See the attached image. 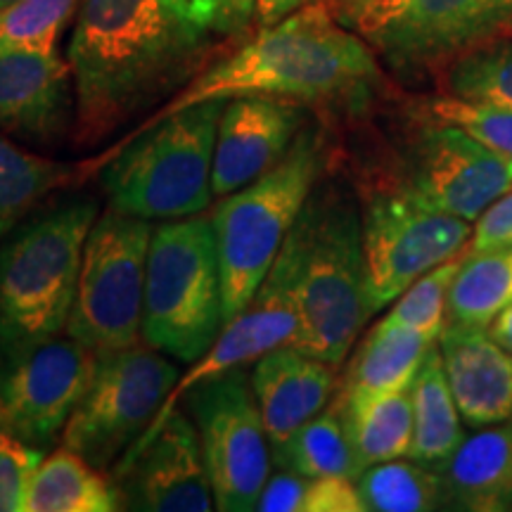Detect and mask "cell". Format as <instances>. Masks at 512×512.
<instances>
[{
	"label": "cell",
	"mask_w": 512,
	"mask_h": 512,
	"mask_svg": "<svg viewBox=\"0 0 512 512\" xmlns=\"http://www.w3.org/2000/svg\"><path fill=\"white\" fill-rule=\"evenodd\" d=\"M211 31L188 0H79L67 62L74 147H98L202 72Z\"/></svg>",
	"instance_id": "cell-1"
},
{
	"label": "cell",
	"mask_w": 512,
	"mask_h": 512,
	"mask_svg": "<svg viewBox=\"0 0 512 512\" xmlns=\"http://www.w3.org/2000/svg\"><path fill=\"white\" fill-rule=\"evenodd\" d=\"M380 81L373 48L337 22L332 0H313L204 69L140 126L207 100L273 95L309 105H361Z\"/></svg>",
	"instance_id": "cell-2"
},
{
	"label": "cell",
	"mask_w": 512,
	"mask_h": 512,
	"mask_svg": "<svg viewBox=\"0 0 512 512\" xmlns=\"http://www.w3.org/2000/svg\"><path fill=\"white\" fill-rule=\"evenodd\" d=\"M285 247L292 254L299 306L292 349L339 366L373 316L361 211L344 190L313 188Z\"/></svg>",
	"instance_id": "cell-3"
},
{
	"label": "cell",
	"mask_w": 512,
	"mask_h": 512,
	"mask_svg": "<svg viewBox=\"0 0 512 512\" xmlns=\"http://www.w3.org/2000/svg\"><path fill=\"white\" fill-rule=\"evenodd\" d=\"M226 102L207 100L138 126L110 152L81 164L83 178L102 169L110 207L147 221L202 214L214 200L216 131Z\"/></svg>",
	"instance_id": "cell-4"
},
{
	"label": "cell",
	"mask_w": 512,
	"mask_h": 512,
	"mask_svg": "<svg viewBox=\"0 0 512 512\" xmlns=\"http://www.w3.org/2000/svg\"><path fill=\"white\" fill-rule=\"evenodd\" d=\"M95 202H72L0 242V354L5 361L64 335L76 299Z\"/></svg>",
	"instance_id": "cell-5"
},
{
	"label": "cell",
	"mask_w": 512,
	"mask_h": 512,
	"mask_svg": "<svg viewBox=\"0 0 512 512\" xmlns=\"http://www.w3.org/2000/svg\"><path fill=\"white\" fill-rule=\"evenodd\" d=\"M325 169L320 133L302 131L268 174L221 197L211 214L219 242L226 320L235 318L266 280Z\"/></svg>",
	"instance_id": "cell-6"
},
{
	"label": "cell",
	"mask_w": 512,
	"mask_h": 512,
	"mask_svg": "<svg viewBox=\"0 0 512 512\" xmlns=\"http://www.w3.org/2000/svg\"><path fill=\"white\" fill-rule=\"evenodd\" d=\"M226 323L219 242L211 216L159 223L147 252L143 342L176 361L195 363Z\"/></svg>",
	"instance_id": "cell-7"
},
{
	"label": "cell",
	"mask_w": 512,
	"mask_h": 512,
	"mask_svg": "<svg viewBox=\"0 0 512 512\" xmlns=\"http://www.w3.org/2000/svg\"><path fill=\"white\" fill-rule=\"evenodd\" d=\"M152 221L107 209L83 247L79 285L64 335L93 354L131 349L143 342V304Z\"/></svg>",
	"instance_id": "cell-8"
},
{
	"label": "cell",
	"mask_w": 512,
	"mask_h": 512,
	"mask_svg": "<svg viewBox=\"0 0 512 512\" xmlns=\"http://www.w3.org/2000/svg\"><path fill=\"white\" fill-rule=\"evenodd\" d=\"M178 377L171 356L145 342L98 356L91 387L64 427L60 444L100 470H112L162 411Z\"/></svg>",
	"instance_id": "cell-9"
},
{
	"label": "cell",
	"mask_w": 512,
	"mask_h": 512,
	"mask_svg": "<svg viewBox=\"0 0 512 512\" xmlns=\"http://www.w3.org/2000/svg\"><path fill=\"white\" fill-rule=\"evenodd\" d=\"M354 24L394 72L437 74L465 50L512 36V0H373Z\"/></svg>",
	"instance_id": "cell-10"
},
{
	"label": "cell",
	"mask_w": 512,
	"mask_h": 512,
	"mask_svg": "<svg viewBox=\"0 0 512 512\" xmlns=\"http://www.w3.org/2000/svg\"><path fill=\"white\" fill-rule=\"evenodd\" d=\"M361 223L373 316L394 304L420 275L463 252L475 230L472 221L427 207L392 181L366 190Z\"/></svg>",
	"instance_id": "cell-11"
},
{
	"label": "cell",
	"mask_w": 512,
	"mask_h": 512,
	"mask_svg": "<svg viewBox=\"0 0 512 512\" xmlns=\"http://www.w3.org/2000/svg\"><path fill=\"white\" fill-rule=\"evenodd\" d=\"M200 432L216 510H256L273 451L245 368L207 377L183 394Z\"/></svg>",
	"instance_id": "cell-12"
},
{
	"label": "cell",
	"mask_w": 512,
	"mask_h": 512,
	"mask_svg": "<svg viewBox=\"0 0 512 512\" xmlns=\"http://www.w3.org/2000/svg\"><path fill=\"white\" fill-rule=\"evenodd\" d=\"M427 207L477 221L512 190V159L498 155L463 128L425 119L408 138L399 169L387 178Z\"/></svg>",
	"instance_id": "cell-13"
},
{
	"label": "cell",
	"mask_w": 512,
	"mask_h": 512,
	"mask_svg": "<svg viewBox=\"0 0 512 512\" xmlns=\"http://www.w3.org/2000/svg\"><path fill=\"white\" fill-rule=\"evenodd\" d=\"M98 354L60 335L10 358L0 375V425L34 446L62 437L88 387Z\"/></svg>",
	"instance_id": "cell-14"
},
{
	"label": "cell",
	"mask_w": 512,
	"mask_h": 512,
	"mask_svg": "<svg viewBox=\"0 0 512 512\" xmlns=\"http://www.w3.org/2000/svg\"><path fill=\"white\" fill-rule=\"evenodd\" d=\"M121 510L209 512L214 489L200 432L188 413L171 411L112 467Z\"/></svg>",
	"instance_id": "cell-15"
},
{
	"label": "cell",
	"mask_w": 512,
	"mask_h": 512,
	"mask_svg": "<svg viewBox=\"0 0 512 512\" xmlns=\"http://www.w3.org/2000/svg\"><path fill=\"white\" fill-rule=\"evenodd\" d=\"M299 335V306L294 297V264L290 249L283 245L278 259L266 280L238 316L230 318L221 335L214 339L207 354L197 358L185 375L178 377L174 392L152 420L150 427L162 422L181 403L183 394L207 377L221 375L226 370L252 366L261 356L275 349L292 347ZM147 427V430H150ZM145 430V432H147Z\"/></svg>",
	"instance_id": "cell-16"
},
{
	"label": "cell",
	"mask_w": 512,
	"mask_h": 512,
	"mask_svg": "<svg viewBox=\"0 0 512 512\" xmlns=\"http://www.w3.org/2000/svg\"><path fill=\"white\" fill-rule=\"evenodd\" d=\"M302 102L273 95H242L226 100L216 131L214 197L245 188L273 169L292 150L304 128Z\"/></svg>",
	"instance_id": "cell-17"
},
{
	"label": "cell",
	"mask_w": 512,
	"mask_h": 512,
	"mask_svg": "<svg viewBox=\"0 0 512 512\" xmlns=\"http://www.w3.org/2000/svg\"><path fill=\"white\" fill-rule=\"evenodd\" d=\"M74 76L57 50L0 53V131L53 145L74 131Z\"/></svg>",
	"instance_id": "cell-18"
},
{
	"label": "cell",
	"mask_w": 512,
	"mask_h": 512,
	"mask_svg": "<svg viewBox=\"0 0 512 512\" xmlns=\"http://www.w3.org/2000/svg\"><path fill=\"white\" fill-rule=\"evenodd\" d=\"M439 351L451 394L467 427L512 420V354L489 330L444 325Z\"/></svg>",
	"instance_id": "cell-19"
},
{
	"label": "cell",
	"mask_w": 512,
	"mask_h": 512,
	"mask_svg": "<svg viewBox=\"0 0 512 512\" xmlns=\"http://www.w3.org/2000/svg\"><path fill=\"white\" fill-rule=\"evenodd\" d=\"M337 366L283 347L252 363L249 382L259 403L271 451L328 406L337 389Z\"/></svg>",
	"instance_id": "cell-20"
},
{
	"label": "cell",
	"mask_w": 512,
	"mask_h": 512,
	"mask_svg": "<svg viewBox=\"0 0 512 512\" xmlns=\"http://www.w3.org/2000/svg\"><path fill=\"white\" fill-rule=\"evenodd\" d=\"M448 508L498 512L512 505V420L479 427L441 467Z\"/></svg>",
	"instance_id": "cell-21"
},
{
	"label": "cell",
	"mask_w": 512,
	"mask_h": 512,
	"mask_svg": "<svg viewBox=\"0 0 512 512\" xmlns=\"http://www.w3.org/2000/svg\"><path fill=\"white\" fill-rule=\"evenodd\" d=\"M437 339L382 318L351 356L339 394L408 392Z\"/></svg>",
	"instance_id": "cell-22"
},
{
	"label": "cell",
	"mask_w": 512,
	"mask_h": 512,
	"mask_svg": "<svg viewBox=\"0 0 512 512\" xmlns=\"http://www.w3.org/2000/svg\"><path fill=\"white\" fill-rule=\"evenodd\" d=\"M119 491L105 470L60 446L41 460L27 484L22 512H114Z\"/></svg>",
	"instance_id": "cell-23"
},
{
	"label": "cell",
	"mask_w": 512,
	"mask_h": 512,
	"mask_svg": "<svg viewBox=\"0 0 512 512\" xmlns=\"http://www.w3.org/2000/svg\"><path fill=\"white\" fill-rule=\"evenodd\" d=\"M408 392L413 403V444L408 458L441 470L467 434L437 344L425 356Z\"/></svg>",
	"instance_id": "cell-24"
},
{
	"label": "cell",
	"mask_w": 512,
	"mask_h": 512,
	"mask_svg": "<svg viewBox=\"0 0 512 512\" xmlns=\"http://www.w3.org/2000/svg\"><path fill=\"white\" fill-rule=\"evenodd\" d=\"M335 403L361 472L384 460L408 456L413 444L411 392L339 394Z\"/></svg>",
	"instance_id": "cell-25"
},
{
	"label": "cell",
	"mask_w": 512,
	"mask_h": 512,
	"mask_svg": "<svg viewBox=\"0 0 512 512\" xmlns=\"http://www.w3.org/2000/svg\"><path fill=\"white\" fill-rule=\"evenodd\" d=\"M512 304V245L465 252L451 292L446 325L489 330L491 320Z\"/></svg>",
	"instance_id": "cell-26"
},
{
	"label": "cell",
	"mask_w": 512,
	"mask_h": 512,
	"mask_svg": "<svg viewBox=\"0 0 512 512\" xmlns=\"http://www.w3.org/2000/svg\"><path fill=\"white\" fill-rule=\"evenodd\" d=\"M76 181H83L81 164L36 155L0 136V242L27 219L43 197Z\"/></svg>",
	"instance_id": "cell-27"
},
{
	"label": "cell",
	"mask_w": 512,
	"mask_h": 512,
	"mask_svg": "<svg viewBox=\"0 0 512 512\" xmlns=\"http://www.w3.org/2000/svg\"><path fill=\"white\" fill-rule=\"evenodd\" d=\"M273 465L299 472L309 479L361 477V467H358L337 403L323 408L316 418L299 427L283 446L275 448Z\"/></svg>",
	"instance_id": "cell-28"
},
{
	"label": "cell",
	"mask_w": 512,
	"mask_h": 512,
	"mask_svg": "<svg viewBox=\"0 0 512 512\" xmlns=\"http://www.w3.org/2000/svg\"><path fill=\"white\" fill-rule=\"evenodd\" d=\"M434 76L444 95L512 110V36L465 50Z\"/></svg>",
	"instance_id": "cell-29"
},
{
	"label": "cell",
	"mask_w": 512,
	"mask_h": 512,
	"mask_svg": "<svg viewBox=\"0 0 512 512\" xmlns=\"http://www.w3.org/2000/svg\"><path fill=\"white\" fill-rule=\"evenodd\" d=\"M363 505L373 512H427L446 503L444 479L418 460H384L356 479Z\"/></svg>",
	"instance_id": "cell-30"
},
{
	"label": "cell",
	"mask_w": 512,
	"mask_h": 512,
	"mask_svg": "<svg viewBox=\"0 0 512 512\" xmlns=\"http://www.w3.org/2000/svg\"><path fill=\"white\" fill-rule=\"evenodd\" d=\"M79 0H17L0 10V53L5 50H57L64 27Z\"/></svg>",
	"instance_id": "cell-31"
},
{
	"label": "cell",
	"mask_w": 512,
	"mask_h": 512,
	"mask_svg": "<svg viewBox=\"0 0 512 512\" xmlns=\"http://www.w3.org/2000/svg\"><path fill=\"white\" fill-rule=\"evenodd\" d=\"M465 252L467 247L460 254L444 261V264L434 266L432 271L420 275L399 299H394V306L384 318L389 323L403 325L408 330L439 339L446 325L448 292H451L453 278H456L458 268L463 264Z\"/></svg>",
	"instance_id": "cell-32"
},
{
	"label": "cell",
	"mask_w": 512,
	"mask_h": 512,
	"mask_svg": "<svg viewBox=\"0 0 512 512\" xmlns=\"http://www.w3.org/2000/svg\"><path fill=\"white\" fill-rule=\"evenodd\" d=\"M422 112L425 119L463 128L489 150L512 159V110L441 93L439 98L427 100Z\"/></svg>",
	"instance_id": "cell-33"
},
{
	"label": "cell",
	"mask_w": 512,
	"mask_h": 512,
	"mask_svg": "<svg viewBox=\"0 0 512 512\" xmlns=\"http://www.w3.org/2000/svg\"><path fill=\"white\" fill-rule=\"evenodd\" d=\"M43 458L41 446L0 425V512H22L27 484Z\"/></svg>",
	"instance_id": "cell-34"
},
{
	"label": "cell",
	"mask_w": 512,
	"mask_h": 512,
	"mask_svg": "<svg viewBox=\"0 0 512 512\" xmlns=\"http://www.w3.org/2000/svg\"><path fill=\"white\" fill-rule=\"evenodd\" d=\"M304 512H366L358 482L351 477L309 479Z\"/></svg>",
	"instance_id": "cell-35"
},
{
	"label": "cell",
	"mask_w": 512,
	"mask_h": 512,
	"mask_svg": "<svg viewBox=\"0 0 512 512\" xmlns=\"http://www.w3.org/2000/svg\"><path fill=\"white\" fill-rule=\"evenodd\" d=\"M188 3L197 22L219 36L240 34L256 15V0H188Z\"/></svg>",
	"instance_id": "cell-36"
},
{
	"label": "cell",
	"mask_w": 512,
	"mask_h": 512,
	"mask_svg": "<svg viewBox=\"0 0 512 512\" xmlns=\"http://www.w3.org/2000/svg\"><path fill=\"white\" fill-rule=\"evenodd\" d=\"M309 477L299 472L278 467L275 475H268L264 489H261L256 510L259 512H304V496Z\"/></svg>",
	"instance_id": "cell-37"
},
{
	"label": "cell",
	"mask_w": 512,
	"mask_h": 512,
	"mask_svg": "<svg viewBox=\"0 0 512 512\" xmlns=\"http://www.w3.org/2000/svg\"><path fill=\"white\" fill-rule=\"evenodd\" d=\"M503 245H512V190L484 209L472 230L470 242H467V252Z\"/></svg>",
	"instance_id": "cell-38"
},
{
	"label": "cell",
	"mask_w": 512,
	"mask_h": 512,
	"mask_svg": "<svg viewBox=\"0 0 512 512\" xmlns=\"http://www.w3.org/2000/svg\"><path fill=\"white\" fill-rule=\"evenodd\" d=\"M309 3L313 0H256V19L261 27H271Z\"/></svg>",
	"instance_id": "cell-39"
},
{
	"label": "cell",
	"mask_w": 512,
	"mask_h": 512,
	"mask_svg": "<svg viewBox=\"0 0 512 512\" xmlns=\"http://www.w3.org/2000/svg\"><path fill=\"white\" fill-rule=\"evenodd\" d=\"M489 335L494 337L505 351H510L512 354V304L505 306V309L491 320Z\"/></svg>",
	"instance_id": "cell-40"
},
{
	"label": "cell",
	"mask_w": 512,
	"mask_h": 512,
	"mask_svg": "<svg viewBox=\"0 0 512 512\" xmlns=\"http://www.w3.org/2000/svg\"><path fill=\"white\" fill-rule=\"evenodd\" d=\"M373 3V0H332V5H335L337 12H342V15H347L351 22H354L358 12H363L368 8V5Z\"/></svg>",
	"instance_id": "cell-41"
},
{
	"label": "cell",
	"mask_w": 512,
	"mask_h": 512,
	"mask_svg": "<svg viewBox=\"0 0 512 512\" xmlns=\"http://www.w3.org/2000/svg\"><path fill=\"white\" fill-rule=\"evenodd\" d=\"M12 3H17V0H0V10L8 8V5H12Z\"/></svg>",
	"instance_id": "cell-42"
}]
</instances>
